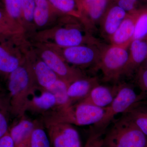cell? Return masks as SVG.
I'll return each instance as SVG.
<instances>
[{
    "label": "cell",
    "instance_id": "6da1fadb",
    "mask_svg": "<svg viewBox=\"0 0 147 147\" xmlns=\"http://www.w3.org/2000/svg\"><path fill=\"white\" fill-rule=\"evenodd\" d=\"M31 36L33 42L59 48L99 42L80 18L69 15H63L56 26Z\"/></svg>",
    "mask_w": 147,
    "mask_h": 147
},
{
    "label": "cell",
    "instance_id": "7a4b0ae2",
    "mask_svg": "<svg viewBox=\"0 0 147 147\" xmlns=\"http://www.w3.org/2000/svg\"><path fill=\"white\" fill-rule=\"evenodd\" d=\"M8 76L11 110L13 115L21 118L27 112L30 96L38 88L30 62L26 55L23 62Z\"/></svg>",
    "mask_w": 147,
    "mask_h": 147
},
{
    "label": "cell",
    "instance_id": "3957f363",
    "mask_svg": "<svg viewBox=\"0 0 147 147\" xmlns=\"http://www.w3.org/2000/svg\"><path fill=\"white\" fill-rule=\"evenodd\" d=\"M104 108L78 102L63 108H54L42 117L45 126L56 123H66L77 126L94 125L102 119Z\"/></svg>",
    "mask_w": 147,
    "mask_h": 147
},
{
    "label": "cell",
    "instance_id": "277c9868",
    "mask_svg": "<svg viewBox=\"0 0 147 147\" xmlns=\"http://www.w3.org/2000/svg\"><path fill=\"white\" fill-rule=\"evenodd\" d=\"M113 123L103 138L105 147H144L147 137L125 114Z\"/></svg>",
    "mask_w": 147,
    "mask_h": 147
},
{
    "label": "cell",
    "instance_id": "5b68a950",
    "mask_svg": "<svg viewBox=\"0 0 147 147\" xmlns=\"http://www.w3.org/2000/svg\"><path fill=\"white\" fill-rule=\"evenodd\" d=\"M146 98L147 94L142 92L140 94H137L131 85L126 84H120L118 85L117 94L113 102L104 108L105 112L103 117L98 122L94 125L93 129L104 134L115 116L125 113L134 104Z\"/></svg>",
    "mask_w": 147,
    "mask_h": 147
},
{
    "label": "cell",
    "instance_id": "8992f818",
    "mask_svg": "<svg viewBox=\"0 0 147 147\" xmlns=\"http://www.w3.org/2000/svg\"><path fill=\"white\" fill-rule=\"evenodd\" d=\"M32 47L41 59L59 77L69 84L86 76L81 69L69 64L52 47L33 42Z\"/></svg>",
    "mask_w": 147,
    "mask_h": 147
},
{
    "label": "cell",
    "instance_id": "52a82bcc",
    "mask_svg": "<svg viewBox=\"0 0 147 147\" xmlns=\"http://www.w3.org/2000/svg\"><path fill=\"white\" fill-rule=\"evenodd\" d=\"M104 46L98 42L66 48L49 46L59 54L69 64L74 67L80 69L92 67L97 69Z\"/></svg>",
    "mask_w": 147,
    "mask_h": 147
},
{
    "label": "cell",
    "instance_id": "ba28073f",
    "mask_svg": "<svg viewBox=\"0 0 147 147\" xmlns=\"http://www.w3.org/2000/svg\"><path fill=\"white\" fill-rule=\"evenodd\" d=\"M127 49L111 44L104 46L97 69L102 71L104 81H117L123 76L128 60Z\"/></svg>",
    "mask_w": 147,
    "mask_h": 147
},
{
    "label": "cell",
    "instance_id": "9c48e42d",
    "mask_svg": "<svg viewBox=\"0 0 147 147\" xmlns=\"http://www.w3.org/2000/svg\"><path fill=\"white\" fill-rule=\"evenodd\" d=\"M25 36L0 39V72L8 75L23 62L30 45Z\"/></svg>",
    "mask_w": 147,
    "mask_h": 147
},
{
    "label": "cell",
    "instance_id": "30bf717a",
    "mask_svg": "<svg viewBox=\"0 0 147 147\" xmlns=\"http://www.w3.org/2000/svg\"><path fill=\"white\" fill-rule=\"evenodd\" d=\"M81 21L92 33L99 26L110 0H76Z\"/></svg>",
    "mask_w": 147,
    "mask_h": 147
},
{
    "label": "cell",
    "instance_id": "8fae6325",
    "mask_svg": "<svg viewBox=\"0 0 147 147\" xmlns=\"http://www.w3.org/2000/svg\"><path fill=\"white\" fill-rule=\"evenodd\" d=\"M45 127L52 147H82L79 133L72 125L56 123Z\"/></svg>",
    "mask_w": 147,
    "mask_h": 147
},
{
    "label": "cell",
    "instance_id": "7c38bea8",
    "mask_svg": "<svg viewBox=\"0 0 147 147\" xmlns=\"http://www.w3.org/2000/svg\"><path fill=\"white\" fill-rule=\"evenodd\" d=\"M26 55L30 62L38 88L40 89H48L59 79V77L37 55L31 44L28 47Z\"/></svg>",
    "mask_w": 147,
    "mask_h": 147
},
{
    "label": "cell",
    "instance_id": "4fadbf2b",
    "mask_svg": "<svg viewBox=\"0 0 147 147\" xmlns=\"http://www.w3.org/2000/svg\"><path fill=\"white\" fill-rule=\"evenodd\" d=\"M35 1L34 16L35 33L56 26L63 14L56 10L48 0Z\"/></svg>",
    "mask_w": 147,
    "mask_h": 147
},
{
    "label": "cell",
    "instance_id": "5bb4252c",
    "mask_svg": "<svg viewBox=\"0 0 147 147\" xmlns=\"http://www.w3.org/2000/svg\"><path fill=\"white\" fill-rule=\"evenodd\" d=\"M140 9V8H139ZM139 9L128 13L109 39L111 45L128 48L132 41Z\"/></svg>",
    "mask_w": 147,
    "mask_h": 147
},
{
    "label": "cell",
    "instance_id": "9a60e30c",
    "mask_svg": "<svg viewBox=\"0 0 147 147\" xmlns=\"http://www.w3.org/2000/svg\"><path fill=\"white\" fill-rule=\"evenodd\" d=\"M127 13L118 6L110 2L99 24L102 36L109 40Z\"/></svg>",
    "mask_w": 147,
    "mask_h": 147
},
{
    "label": "cell",
    "instance_id": "2e32d148",
    "mask_svg": "<svg viewBox=\"0 0 147 147\" xmlns=\"http://www.w3.org/2000/svg\"><path fill=\"white\" fill-rule=\"evenodd\" d=\"M129 58L123 75L132 76L147 58V39L134 40L129 47Z\"/></svg>",
    "mask_w": 147,
    "mask_h": 147
},
{
    "label": "cell",
    "instance_id": "e0dca14e",
    "mask_svg": "<svg viewBox=\"0 0 147 147\" xmlns=\"http://www.w3.org/2000/svg\"><path fill=\"white\" fill-rule=\"evenodd\" d=\"M118 86L113 87L98 85L94 87L86 98L79 102L101 108L111 104L117 94Z\"/></svg>",
    "mask_w": 147,
    "mask_h": 147
},
{
    "label": "cell",
    "instance_id": "ac0fdd59",
    "mask_svg": "<svg viewBox=\"0 0 147 147\" xmlns=\"http://www.w3.org/2000/svg\"><path fill=\"white\" fill-rule=\"evenodd\" d=\"M37 121L26 118L25 116L9 131L15 147H30L31 137Z\"/></svg>",
    "mask_w": 147,
    "mask_h": 147
},
{
    "label": "cell",
    "instance_id": "d6986e66",
    "mask_svg": "<svg viewBox=\"0 0 147 147\" xmlns=\"http://www.w3.org/2000/svg\"><path fill=\"white\" fill-rule=\"evenodd\" d=\"M99 84L97 77L86 76L69 84L67 89V94L72 105L86 98L92 89Z\"/></svg>",
    "mask_w": 147,
    "mask_h": 147
},
{
    "label": "cell",
    "instance_id": "ffe728a7",
    "mask_svg": "<svg viewBox=\"0 0 147 147\" xmlns=\"http://www.w3.org/2000/svg\"><path fill=\"white\" fill-rule=\"evenodd\" d=\"M41 93L38 95L35 94L30 98L27 111L42 115L53 110L56 107V100L55 96L47 90L40 89Z\"/></svg>",
    "mask_w": 147,
    "mask_h": 147
},
{
    "label": "cell",
    "instance_id": "44dd1931",
    "mask_svg": "<svg viewBox=\"0 0 147 147\" xmlns=\"http://www.w3.org/2000/svg\"><path fill=\"white\" fill-rule=\"evenodd\" d=\"M26 36L24 28L9 17L3 8L0 7V39Z\"/></svg>",
    "mask_w": 147,
    "mask_h": 147
},
{
    "label": "cell",
    "instance_id": "7402d4cb",
    "mask_svg": "<svg viewBox=\"0 0 147 147\" xmlns=\"http://www.w3.org/2000/svg\"><path fill=\"white\" fill-rule=\"evenodd\" d=\"M125 114L147 137V102L139 101L127 110Z\"/></svg>",
    "mask_w": 147,
    "mask_h": 147
},
{
    "label": "cell",
    "instance_id": "603a6c76",
    "mask_svg": "<svg viewBox=\"0 0 147 147\" xmlns=\"http://www.w3.org/2000/svg\"><path fill=\"white\" fill-rule=\"evenodd\" d=\"M35 7V0H21L22 24L26 35L32 36L35 33L34 23Z\"/></svg>",
    "mask_w": 147,
    "mask_h": 147
},
{
    "label": "cell",
    "instance_id": "cb8c5ba5",
    "mask_svg": "<svg viewBox=\"0 0 147 147\" xmlns=\"http://www.w3.org/2000/svg\"><path fill=\"white\" fill-rule=\"evenodd\" d=\"M69 84L60 79L55 82L47 90L54 94L56 100V107L54 108H67L72 105L67 94Z\"/></svg>",
    "mask_w": 147,
    "mask_h": 147
},
{
    "label": "cell",
    "instance_id": "d4e9b609",
    "mask_svg": "<svg viewBox=\"0 0 147 147\" xmlns=\"http://www.w3.org/2000/svg\"><path fill=\"white\" fill-rule=\"evenodd\" d=\"M54 8L63 15L80 18L76 0H48Z\"/></svg>",
    "mask_w": 147,
    "mask_h": 147
},
{
    "label": "cell",
    "instance_id": "484cf974",
    "mask_svg": "<svg viewBox=\"0 0 147 147\" xmlns=\"http://www.w3.org/2000/svg\"><path fill=\"white\" fill-rule=\"evenodd\" d=\"M43 124L37 121L31 134L30 147H52L48 134L45 132Z\"/></svg>",
    "mask_w": 147,
    "mask_h": 147
},
{
    "label": "cell",
    "instance_id": "4316f807",
    "mask_svg": "<svg viewBox=\"0 0 147 147\" xmlns=\"http://www.w3.org/2000/svg\"><path fill=\"white\" fill-rule=\"evenodd\" d=\"M147 39V6L139 9L133 39Z\"/></svg>",
    "mask_w": 147,
    "mask_h": 147
},
{
    "label": "cell",
    "instance_id": "83f0119b",
    "mask_svg": "<svg viewBox=\"0 0 147 147\" xmlns=\"http://www.w3.org/2000/svg\"><path fill=\"white\" fill-rule=\"evenodd\" d=\"M2 1L3 8L7 14L23 27L21 16V0H2Z\"/></svg>",
    "mask_w": 147,
    "mask_h": 147
},
{
    "label": "cell",
    "instance_id": "f1b7e54d",
    "mask_svg": "<svg viewBox=\"0 0 147 147\" xmlns=\"http://www.w3.org/2000/svg\"><path fill=\"white\" fill-rule=\"evenodd\" d=\"M110 2L118 6L121 8L125 11L127 13H133L139 9L138 7L139 0H110Z\"/></svg>",
    "mask_w": 147,
    "mask_h": 147
},
{
    "label": "cell",
    "instance_id": "f546056e",
    "mask_svg": "<svg viewBox=\"0 0 147 147\" xmlns=\"http://www.w3.org/2000/svg\"><path fill=\"white\" fill-rule=\"evenodd\" d=\"M136 79L142 92L147 94V68L141 66L136 72Z\"/></svg>",
    "mask_w": 147,
    "mask_h": 147
},
{
    "label": "cell",
    "instance_id": "4dcf8cb0",
    "mask_svg": "<svg viewBox=\"0 0 147 147\" xmlns=\"http://www.w3.org/2000/svg\"><path fill=\"white\" fill-rule=\"evenodd\" d=\"M103 133L92 129L84 147H105L103 145Z\"/></svg>",
    "mask_w": 147,
    "mask_h": 147
},
{
    "label": "cell",
    "instance_id": "1f68e13d",
    "mask_svg": "<svg viewBox=\"0 0 147 147\" xmlns=\"http://www.w3.org/2000/svg\"><path fill=\"white\" fill-rule=\"evenodd\" d=\"M8 124L5 113L0 109V138L8 132Z\"/></svg>",
    "mask_w": 147,
    "mask_h": 147
},
{
    "label": "cell",
    "instance_id": "d6a6232c",
    "mask_svg": "<svg viewBox=\"0 0 147 147\" xmlns=\"http://www.w3.org/2000/svg\"><path fill=\"white\" fill-rule=\"evenodd\" d=\"M0 147H15L13 139L9 131L0 138Z\"/></svg>",
    "mask_w": 147,
    "mask_h": 147
},
{
    "label": "cell",
    "instance_id": "836d02e7",
    "mask_svg": "<svg viewBox=\"0 0 147 147\" xmlns=\"http://www.w3.org/2000/svg\"><path fill=\"white\" fill-rule=\"evenodd\" d=\"M141 66L144 67H146V68H147V58L146 59V61L144 62V63L142 64V65Z\"/></svg>",
    "mask_w": 147,
    "mask_h": 147
},
{
    "label": "cell",
    "instance_id": "e575fe53",
    "mask_svg": "<svg viewBox=\"0 0 147 147\" xmlns=\"http://www.w3.org/2000/svg\"><path fill=\"white\" fill-rule=\"evenodd\" d=\"M144 147H147V144L146 145V146H145Z\"/></svg>",
    "mask_w": 147,
    "mask_h": 147
},
{
    "label": "cell",
    "instance_id": "d590c367",
    "mask_svg": "<svg viewBox=\"0 0 147 147\" xmlns=\"http://www.w3.org/2000/svg\"><path fill=\"white\" fill-rule=\"evenodd\" d=\"M145 1H147V0H145Z\"/></svg>",
    "mask_w": 147,
    "mask_h": 147
},
{
    "label": "cell",
    "instance_id": "8d00e7d4",
    "mask_svg": "<svg viewBox=\"0 0 147 147\" xmlns=\"http://www.w3.org/2000/svg\"></svg>",
    "mask_w": 147,
    "mask_h": 147
}]
</instances>
